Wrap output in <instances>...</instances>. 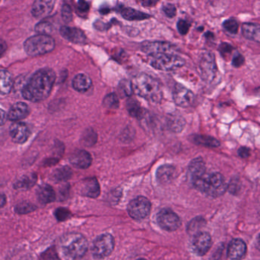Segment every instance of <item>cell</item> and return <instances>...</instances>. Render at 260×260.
I'll list each match as a JSON object with an SVG mask.
<instances>
[{
    "mask_svg": "<svg viewBox=\"0 0 260 260\" xmlns=\"http://www.w3.org/2000/svg\"><path fill=\"white\" fill-rule=\"evenodd\" d=\"M59 32L66 40L73 44H84L86 43L87 38L85 33L77 27L62 26Z\"/></svg>",
    "mask_w": 260,
    "mask_h": 260,
    "instance_id": "2e32d148",
    "label": "cell"
},
{
    "mask_svg": "<svg viewBox=\"0 0 260 260\" xmlns=\"http://www.w3.org/2000/svg\"><path fill=\"white\" fill-rule=\"evenodd\" d=\"M247 253V245L241 239H235L229 244L228 255L230 259L239 260L242 259Z\"/></svg>",
    "mask_w": 260,
    "mask_h": 260,
    "instance_id": "ffe728a7",
    "label": "cell"
},
{
    "mask_svg": "<svg viewBox=\"0 0 260 260\" xmlns=\"http://www.w3.org/2000/svg\"><path fill=\"white\" fill-rule=\"evenodd\" d=\"M202 78L206 82H212L216 74L217 68L215 56L212 53H205L200 62Z\"/></svg>",
    "mask_w": 260,
    "mask_h": 260,
    "instance_id": "30bf717a",
    "label": "cell"
},
{
    "mask_svg": "<svg viewBox=\"0 0 260 260\" xmlns=\"http://www.w3.org/2000/svg\"><path fill=\"white\" fill-rule=\"evenodd\" d=\"M223 26H224V29L227 32H230L231 34H236L238 32V27H239L236 20L233 19V18L226 20L223 24Z\"/></svg>",
    "mask_w": 260,
    "mask_h": 260,
    "instance_id": "ab89813d",
    "label": "cell"
},
{
    "mask_svg": "<svg viewBox=\"0 0 260 260\" xmlns=\"http://www.w3.org/2000/svg\"><path fill=\"white\" fill-rule=\"evenodd\" d=\"M35 31L38 35H49L53 31V25L48 21H41L35 26Z\"/></svg>",
    "mask_w": 260,
    "mask_h": 260,
    "instance_id": "8d00e7d4",
    "label": "cell"
},
{
    "mask_svg": "<svg viewBox=\"0 0 260 260\" xmlns=\"http://www.w3.org/2000/svg\"><path fill=\"white\" fill-rule=\"evenodd\" d=\"M59 249L66 259H80L88 250V241L81 234H67L59 241Z\"/></svg>",
    "mask_w": 260,
    "mask_h": 260,
    "instance_id": "3957f363",
    "label": "cell"
},
{
    "mask_svg": "<svg viewBox=\"0 0 260 260\" xmlns=\"http://www.w3.org/2000/svg\"><path fill=\"white\" fill-rule=\"evenodd\" d=\"M89 9V5L88 3L85 1H79L78 2L77 4V11L81 13H87ZM78 12V13H79Z\"/></svg>",
    "mask_w": 260,
    "mask_h": 260,
    "instance_id": "f6af8a7d",
    "label": "cell"
},
{
    "mask_svg": "<svg viewBox=\"0 0 260 260\" xmlns=\"http://www.w3.org/2000/svg\"><path fill=\"white\" fill-rule=\"evenodd\" d=\"M37 174H30L23 176L14 183V188L18 191H26L30 189L37 183Z\"/></svg>",
    "mask_w": 260,
    "mask_h": 260,
    "instance_id": "d4e9b609",
    "label": "cell"
},
{
    "mask_svg": "<svg viewBox=\"0 0 260 260\" xmlns=\"http://www.w3.org/2000/svg\"><path fill=\"white\" fill-rule=\"evenodd\" d=\"M151 203L145 197H138L130 201L128 206V212L130 216L136 220H142L149 215Z\"/></svg>",
    "mask_w": 260,
    "mask_h": 260,
    "instance_id": "ba28073f",
    "label": "cell"
},
{
    "mask_svg": "<svg viewBox=\"0 0 260 260\" xmlns=\"http://www.w3.org/2000/svg\"><path fill=\"white\" fill-rule=\"evenodd\" d=\"M56 77V73L52 69H41L35 72L26 82L21 90V95L30 102H41L50 96Z\"/></svg>",
    "mask_w": 260,
    "mask_h": 260,
    "instance_id": "6da1fadb",
    "label": "cell"
},
{
    "mask_svg": "<svg viewBox=\"0 0 260 260\" xmlns=\"http://www.w3.org/2000/svg\"><path fill=\"white\" fill-rule=\"evenodd\" d=\"M242 33L247 39L260 42L259 24L245 23L242 27Z\"/></svg>",
    "mask_w": 260,
    "mask_h": 260,
    "instance_id": "484cf974",
    "label": "cell"
},
{
    "mask_svg": "<svg viewBox=\"0 0 260 260\" xmlns=\"http://www.w3.org/2000/svg\"><path fill=\"white\" fill-rule=\"evenodd\" d=\"M37 196L43 205L53 203L56 199V193L51 186L47 184L41 185L37 190Z\"/></svg>",
    "mask_w": 260,
    "mask_h": 260,
    "instance_id": "603a6c76",
    "label": "cell"
},
{
    "mask_svg": "<svg viewBox=\"0 0 260 260\" xmlns=\"http://www.w3.org/2000/svg\"><path fill=\"white\" fill-rule=\"evenodd\" d=\"M40 260H59L56 248L52 247L41 253Z\"/></svg>",
    "mask_w": 260,
    "mask_h": 260,
    "instance_id": "f35d334b",
    "label": "cell"
},
{
    "mask_svg": "<svg viewBox=\"0 0 260 260\" xmlns=\"http://www.w3.org/2000/svg\"><path fill=\"white\" fill-rule=\"evenodd\" d=\"M9 134L15 143H24L30 137V128L24 122H14L10 126Z\"/></svg>",
    "mask_w": 260,
    "mask_h": 260,
    "instance_id": "5bb4252c",
    "label": "cell"
},
{
    "mask_svg": "<svg viewBox=\"0 0 260 260\" xmlns=\"http://www.w3.org/2000/svg\"><path fill=\"white\" fill-rule=\"evenodd\" d=\"M212 247V238L207 232H198L194 235L192 248L198 256H204Z\"/></svg>",
    "mask_w": 260,
    "mask_h": 260,
    "instance_id": "4fadbf2b",
    "label": "cell"
},
{
    "mask_svg": "<svg viewBox=\"0 0 260 260\" xmlns=\"http://www.w3.org/2000/svg\"><path fill=\"white\" fill-rule=\"evenodd\" d=\"M189 27H190V24L187 21H185V20H180L177 22V28H178L179 32L181 35H184L187 34Z\"/></svg>",
    "mask_w": 260,
    "mask_h": 260,
    "instance_id": "ee69618b",
    "label": "cell"
},
{
    "mask_svg": "<svg viewBox=\"0 0 260 260\" xmlns=\"http://www.w3.org/2000/svg\"><path fill=\"white\" fill-rule=\"evenodd\" d=\"M176 175V169L171 165H163L160 166L156 172V178L161 184L171 183Z\"/></svg>",
    "mask_w": 260,
    "mask_h": 260,
    "instance_id": "7402d4cb",
    "label": "cell"
},
{
    "mask_svg": "<svg viewBox=\"0 0 260 260\" xmlns=\"http://www.w3.org/2000/svg\"><path fill=\"white\" fill-rule=\"evenodd\" d=\"M206 175V164L201 157L194 159L188 168V177L192 185Z\"/></svg>",
    "mask_w": 260,
    "mask_h": 260,
    "instance_id": "9a60e30c",
    "label": "cell"
},
{
    "mask_svg": "<svg viewBox=\"0 0 260 260\" xmlns=\"http://www.w3.org/2000/svg\"><path fill=\"white\" fill-rule=\"evenodd\" d=\"M204 224L203 218H197L191 221L188 224L187 230L189 234L197 233L199 229L201 228Z\"/></svg>",
    "mask_w": 260,
    "mask_h": 260,
    "instance_id": "74e56055",
    "label": "cell"
},
{
    "mask_svg": "<svg viewBox=\"0 0 260 260\" xmlns=\"http://www.w3.org/2000/svg\"><path fill=\"white\" fill-rule=\"evenodd\" d=\"M150 64L159 70L172 71L183 67L185 61L175 53H160L150 56Z\"/></svg>",
    "mask_w": 260,
    "mask_h": 260,
    "instance_id": "8992f818",
    "label": "cell"
},
{
    "mask_svg": "<svg viewBox=\"0 0 260 260\" xmlns=\"http://www.w3.org/2000/svg\"><path fill=\"white\" fill-rule=\"evenodd\" d=\"M238 154L241 156V157H244V158H246V157H248L249 155H250V151L249 149L246 148H240L239 151H238Z\"/></svg>",
    "mask_w": 260,
    "mask_h": 260,
    "instance_id": "7dc6e473",
    "label": "cell"
},
{
    "mask_svg": "<svg viewBox=\"0 0 260 260\" xmlns=\"http://www.w3.org/2000/svg\"><path fill=\"white\" fill-rule=\"evenodd\" d=\"M126 108H127L128 112L132 117L136 118V119H140L142 117V108H141L140 105L137 101L133 99H129L126 102Z\"/></svg>",
    "mask_w": 260,
    "mask_h": 260,
    "instance_id": "d6a6232c",
    "label": "cell"
},
{
    "mask_svg": "<svg viewBox=\"0 0 260 260\" xmlns=\"http://www.w3.org/2000/svg\"><path fill=\"white\" fill-rule=\"evenodd\" d=\"M133 91L141 97L152 103H158L163 97L160 83L154 78L145 73H141L132 82Z\"/></svg>",
    "mask_w": 260,
    "mask_h": 260,
    "instance_id": "7a4b0ae2",
    "label": "cell"
},
{
    "mask_svg": "<svg viewBox=\"0 0 260 260\" xmlns=\"http://www.w3.org/2000/svg\"><path fill=\"white\" fill-rule=\"evenodd\" d=\"M37 206L30 201H24L18 203L15 208V212L19 215H26L36 210Z\"/></svg>",
    "mask_w": 260,
    "mask_h": 260,
    "instance_id": "836d02e7",
    "label": "cell"
},
{
    "mask_svg": "<svg viewBox=\"0 0 260 260\" xmlns=\"http://www.w3.org/2000/svg\"><path fill=\"white\" fill-rule=\"evenodd\" d=\"M256 247L260 250V234L259 237H258L257 241H256Z\"/></svg>",
    "mask_w": 260,
    "mask_h": 260,
    "instance_id": "f5cc1de1",
    "label": "cell"
},
{
    "mask_svg": "<svg viewBox=\"0 0 260 260\" xmlns=\"http://www.w3.org/2000/svg\"><path fill=\"white\" fill-rule=\"evenodd\" d=\"M142 50L151 56L160 53H175L177 48L168 42L147 41L142 43Z\"/></svg>",
    "mask_w": 260,
    "mask_h": 260,
    "instance_id": "8fae6325",
    "label": "cell"
},
{
    "mask_svg": "<svg viewBox=\"0 0 260 260\" xmlns=\"http://www.w3.org/2000/svg\"><path fill=\"white\" fill-rule=\"evenodd\" d=\"M55 1L37 0L31 8V13L35 18H44L51 13L54 8Z\"/></svg>",
    "mask_w": 260,
    "mask_h": 260,
    "instance_id": "ac0fdd59",
    "label": "cell"
},
{
    "mask_svg": "<svg viewBox=\"0 0 260 260\" xmlns=\"http://www.w3.org/2000/svg\"><path fill=\"white\" fill-rule=\"evenodd\" d=\"M97 133L91 128H88L82 134L81 143H82L84 146L92 147L97 143Z\"/></svg>",
    "mask_w": 260,
    "mask_h": 260,
    "instance_id": "4dcf8cb0",
    "label": "cell"
},
{
    "mask_svg": "<svg viewBox=\"0 0 260 260\" xmlns=\"http://www.w3.org/2000/svg\"><path fill=\"white\" fill-rule=\"evenodd\" d=\"M6 203V197L3 193H0V209L5 206Z\"/></svg>",
    "mask_w": 260,
    "mask_h": 260,
    "instance_id": "f907efd6",
    "label": "cell"
},
{
    "mask_svg": "<svg viewBox=\"0 0 260 260\" xmlns=\"http://www.w3.org/2000/svg\"><path fill=\"white\" fill-rule=\"evenodd\" d=\"M6 49H7V44H6V41L0 40V57L4 54Z\"/></svg>",
    "mask_w": 260,
    "mask_h": 260,
    "instance_id": "681fc988",
    "label": "cell"
},
{
    "mask_svg": "<svg viewBox=\"0 0 260 260\" xmlns=\"http://www.w3.org/2000/svg\"><path fill=\"white\" fill-rule=\"evenodd\" d=\"M55 216L59 221H65L70 218L71 213L68 209L64 208H59L55 211Z\"/></svg>",
    "mask_w": 260,
    "mask_h": 260,
    "instance_id": "60d3db41",
    "label": "cell"
},
{
    "mask_svg": "<svg viewBox=\"0 0 260 260\" xmlns=\"http://www.w3.org/2000/svg\"><path fill=\"white\" fill-rule=\"evenodd\" d=\"M70 162L73 166L78 169H87L92 163V157L86 151L77 150L70 156Z\"/></svg>",
    "mask_w": 260,
    "mask_h": 260,
    "instance_id": "e0dca14e",
    "label": "cell"
},
{
    "mask_svg": "<svg viewBox=\"0 0 260 260\" xmlns=\"http://www.w3.org/2000/svg\"><path fill=\"white\" fill-rule=\"evenodd\" d=\"M160 227L167 232H174L181 225V221L177 214L170 209H163L157 215Z\"/></svg>",
    "mask_w": 260,
    "mask_h": 260,
    "instance_id": "9c48e42d",
    "label": "cell"
},
{
    "mask_svg": "<svg viewBox=\"0 0 260 260\" xmlns=\"http://www.w3.org/2000/svg\"><path fill=\"white\" fill-rule=\"evenodd\" d=\"M24 48L29 56H40L53 51L55 41L50 35H37L24 41Z\"/></svg>",
    "mask_w": 260,
    "mask_h": 260,
    "instance_id": "5b68a950",
    "label": "cell"
},
{
    "mask_svg": "<svg viewBox=\"0 0 260 260\" xmlns=\"http://www.w3.org/2000/svg\"><path fill=\"white\" fill-rule=\"evenodd\" d=\"M244 58L242 55L240 54V53H238V54L235 55L234 56L233 60H232V64H233L235 67H239L244 64Z\"/></svg>",
    "mask_w": 260,
    "mask_h": 260,
    "instance_id": "bcb514c9",
    "label": "cell"
},
{
    "mask_svg": "<svg viewBox=\"0 0 260 260\" xmlns=\"http://www.w3.org/2000/svg\"><path fill=\"white\" fill-rule=\"evenodd\" d=\"M13 85L12 75L8 70H0V93L7 95L10 93Z\"/></svg>",
    "mask_w": 260,
    "mask_h": 260,
    "instance_id": "4316f807",
    "label": "cell"
},
{
    "mask_svg": "<svg viewBox=\"0 0 260 260\" xmlns=\"http://www.w3.org/2000/svg\"><path fill=\"white\" fill-rule=\"evenodd\" d=\"M119 90H120V94L122 96L130 97L133 92L132 82L128 79H123V80L120 81V84H119Z\"/></svg>",
    "mask_w": 260,
    "mask_h": 260,
    "instance_id": "d590c367",
    "label": "cell"
},
{
    "mask_svg": "<svg viewBox=\"0 0 260 260\" xmlns=\"http://www.w3.org/2000/svg\"><path fill=\"white\" fill-rule=\"evenodd\" d=\"M168 125L171 131L178 133L183 129L186 122L181 116L171 115L168 119Z\"/></svg>",
    "mask_w": 260,
    "mask_h": 260,
    "instance_id": "f546056e",
    "label": "cell"
},
{
    "mask_svg": "<svg viewBox=\"0 0 260 260\" xmlns=\"http://www.w3.org/2000/svg\"><path fill=\"white\" fill-rule=\"evenodd\" d=\"M100 186L95 178H89L84 180L81 186V193L85 196L95 198L100 195Z\"/></svg>",
    "mask_w": 260,
    "mask_h": 260,
    "instance_id": "44dd1931",
    "label": "cell"
},
{
    "mask_svg": "<svg viewBox=\"0 0 260 260\" xmlns=\"http://www.w3.org/2000/svg\"><path fill=\"white\" fill-rule=\"evenodd\" d=\"M7 119V114H6V113L5 112L3 109L0 108V126H3V125L6 123Z\"/></svg>",
    "mask_w": 260,
    "mask_h": 260,
    "instance_id": "c3c4849f",
    "label": "cell"
},
{
    "mask_svg": "<svg viewBox=\"0 0 260 260\" xmlns=\"http://www.w3.org/2000/svg\"><path fill=\"white\" fill-rule=\"evenodd\" d=\"M173 99L176 105L182 108H187L193 104L195 96L191 90L177 84L173 92Z\"/></svg>",
    "mask_w": 260,
    "mask_h": 260,
    "instance_id": "7c38bea8",
    "label": "cell"
},
{
    "mask_svg": "<svg viewBox=\"0 0 260 260\" xmlns=\"http://www.w3.org/2000/svg\"><path fill=\"white\" fill-rule=\"evenodd\" d=\"M138 260H146L145 259H138Z\"/></svg>",
    "mask_w": 260,
    "mask_h": 260,
    "instance_id": "11a10c76",
    "label": "cell"
},
{
    "mask_svg": "<svg viewBox=\"0 0 260 260\" xmlns=\"http://www.w3.org/2000/svg\"><path fill=\"white\" fill-rule=\"evenodd\" d=\"M92 85L91 78L85 73H79L73 80V86L76 91L85 93Z\"/></svg>",
    "mask_w": 260,
    "mask_h": 260,
    "instance_id": "cb8c5ba5",
    "label": "cell"
},
{
    "mask_svg": "<svg viewBox=\"0 0 260 260\" xmlns=\"http://www.w3.org/2000/svg\"><path fill=\"white\" fill-rule=\"evenodd\" d=\"M62 18L65 22H70L73 19V11L68 4H64L62 7Z\"/></svg>",
    "mask_w": 260,
    "mask_h": 260,
    "instance_id": "b9f144b4",
    "label": "cell"
},
{
    "mask_svg": "<svg viewBox=\"0 0 260 260\" xmlns=\"http://www.w3.org/2000/svg\"><path fill=\"white\" fill-rule=\"evenodd\" d=\"M122 16L129 21H140L149 18L150 15L132 8H123L120 11Z\"/></svg>",
    "mask_w": 260,
    "mask_h": 260,
    "instance_id": "f1b7e54d",
    "label": "cell"
},
{
    "mask_svg": "<svg viewBox=\"0 0 260 260\" xmlns=\"http://www.w3.org/2000/svg\"><path fill=\"white\" fill-rule=\"evenodd\" d=\"M103 105L105 108L110 109H117L119 108V99L115 93H111L105 96L103 101Z\"/></svg>",
    "mask_w": 260,
    "mask_h": 260,
    "instance_id": "e575fe53",
    "label": "cell"
},
{
    "mask_svg": "<svg viewBox=\"0 0 260 260\" xmlns=\"http://www.w3.org/2000/svg\"><path fill=\"white\" fill-rule=\"evenodd\" d=\"M190 139L191 141L197 145H203L208 148H218L220 146V142L210 136L195 134L192 135Z\"/></svg>",
    "mask_w": 260,
    "mask_h": 260,
    "instance_id": "83f0119b",
    "label": "cell"
},
{
    "mask_svg": "<svg viewBox=\"0 0 260 260\" xmlns=\"http://www.w3.org/2000/svg\"><path fill=\"white\" fill-rule=\"evenodd\" d=\"M162 10L168 18H173L177 14V9H176L175 6L174 5L170 4V3L164 5Z\"/></svg>",
    "mask_w": 260,
    "mask_h": 260,
    "instance_id": "7bdbcfd3",
    "label": "cell"
},
{
    "mask_svg": "<svg viewBox=\"0 0 260 260\" xmlns=\"http://www.w3.org/2000/svg\"><path fill=\"white\" fill-rule=\"evenodd\" d=\"M73 175V171L69 166H63L56 169L53 174V179L56 182H63L70 180Z\"/></svg>",
    "mask_w": 260,
    "mask_h": 260,
    "instance_id": "1f68e13d",
    "label": "cell"
},
{
    "mask_svg": "<svg viewBox=\"0 0 260 260\" xmlns=\"http://www.w3.org/2000/svg\"><path fill=\"white\" fill-rule=\"evenodd\" d=\"M114 238L109 234L101 235L94 241L91 252L96 259H104L110 256L114 249Z\"/></svg>",
    "mask_w": 260,
    "mask_h": 260,
    "instance_id": "52a82bcc",
    "label": "cell"
},
{
    "mask_svg": "<svg viewBox=\"0 0 260 260\" xmlns=\"http://www.w3.org/2000/svg\"><path fill=\"white\" fill-rule=\"evenodd\" d=\"M157 2L154 1H145L142 2V4L145 7H151V6H155L157 4Z\"/></svg>",
    "mask_w": 260,
    "mask_h": 260,
    "instance_id": "816d5d0a",
    "label": "cell"
},
{
    "mask_svg": "<svg viewBox=\"0 0 260 260\" xmlns=\"http://www.w3.org/2000/svg\"><path fill=\"white\" fill-rule=\"evenodd\" d=\"M29 113L30 108L27 104L21 102H17L11 107L8 112L7 118L12 122H18L27 118Z\"/></svg>",
    "mask_w": 260,
    "mask_h": 260,
    "instance_id": "d6986e66",
    "label": "cell"
},
{
    "mask_svg": "<svg viewBox=\"0 0 260 260\" xmlns=\"http://www.w3.org/2000/svg\"><path fill=\"white\" fill-rule=\"evenodd\" d=\"M193 186L212 198H218L224 195L228 188L224 177L218 172L205 175L203 178L196 182Z\"/></svg>",
    "mask_w": 260,
    "mask_h": 260,
    "instance_id": "277c9868",
    "label": "cell"
},
{
    "mask_svg": "<svg viewBox=\"0 0 260 260\" xmlns=\"http://www.w3.org/2000/svg\"><path fill=\"white\" fill-rule=\"evenodd\" d=\"M256 93H257L258 95L260 96V88L258 89V90H256Z\"/></svg>",
    "mask_w": 260,
    "mask_h": 260,
    "instance_id": "db71d44e",
    "label": "cell"
}]
</instances>
